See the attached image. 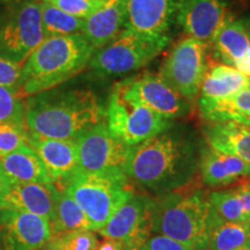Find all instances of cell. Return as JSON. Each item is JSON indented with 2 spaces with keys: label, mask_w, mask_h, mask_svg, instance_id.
I'll use <instances>...</instances> for the list:
<instances>
[{
  "label": "cell",
  "mask_w": 250,
  "mask_h": 250,
  "mask_svg": "<svg viewBox=\"0 0 250 250\" xmlns=\"http://www.w3.org/2000/svg\"><path fill=\"white\" fill-rule=\"evenodd\" d=\"M199 143L184 125L174 123L138 145L131 146L124 174L131 186L161 197L192 184L198 173Z\"/></svg>",
  "instance_id": "obj_1"
},
{
  "label": "cell",
  "mask_w": 250,
  "mask_h": 250,
  "mask_svg": "<svg viewBox=\"0 0 250 250\" xmlns=\"http://www.w3.org/2000/svg\"><path fill=\"white\" fill-rule=\"evenodd\" d=\"M105 121V105L92 89L56 88L24 99V124L30 136L77 139Z\"/></svg>",
  "instance_id": "obj_2"
},
{
  "label": "cell",
  "mask_w": 250,
  "mask_h": 250,
  "mask_svg": "<svg viewBox=\"0 0 250 250\" xmlns=\"http://www.w3.org/2000/svg\"><path fill=\"white\" fill-rule=\"evenodd\" d=\"M95 51L83 34L48 37L22 65L18 93L27 99L62 86L88 66Z\"/></svg>",
  "instance_id": "obj_3"
},
{
  "label": "cell",
  "mask_w": 250,
  "mask_h": 250,
  "mask_svg": "<svg viewBox=\"0 0 250 250\" xmlns=\"http://www.w3.org/2000/svg\"><path fill=\"white\" fill-rule=\"evenodd\" d=\"M208 228L210 203L205 190L190 184L156 197L153 234L171 237L191 250H208Z\"/></svg>",
  "instance_id": "obj_4"
},
{
  "label": "cell",
  "mask_w": 250,
  "mask_h": 250,
  "mask_svg": "<svg viewBox=\"0 0 250 250\" xmlns=\"http://www.w3.org/2000/svg\"><path fill=\"white\" fill-rule=\"evenodd\" d=\"M62 190L83 208L95 232L134 193L123 170L78 173Z\"/></svg>",
  "instance_id": "obj_5"
},
{
  "label": "cell",
  "mask_w": 250,
  "mask_h": 250,
  "mask_svg": "<svg viewBox=\"0 0 250 250\" xmlns=\"http://www.w3.org/2000/svg\"><path fill=\"white\" fill-rule=\"evenodd\" d=\"M105 123L114 136L129 147L169 129L170 122L155 114L131 93L129 80L117 83L105 105Z\"/></svg>",
  "instance_id": "obj_6"
},
{
  "label": "cell",
  "mask_w": 250,
  "mask_h": 250,
  "mask_svg": "<svg viewBox=\"0 0 250 250\" xmlns=\"http://www.w3.org/2000/svg\"><path fill=\"white\" fill-rule=\"evenodd\" d=\"M45 40L42 0H15L0 13V57L23 65Z\"/></svg>",
  "instance_id": "obj_7"
},
{
  "label": "cell",
  "mask_w": 250,
  "mask_h": 250,
  "mask_svg": "<svg viewBox=\"0 0 250 250\" xmlns=\"http://www.w3.org/2000/svg\"><path fill=\"white\" fill-rule=\"evenodd\" d=\"M169 40H155L125 29L117 39L96 50L88 66L101 77H118L138 71L158 57Z\"/></svg>",
  "instance_id": "obj_8"
},
{
  "label": "cell",
  "mask_w": 250,
  "mask_h": 250,
  "mask_svg": "<svg viewBox=\"0 0 250 250\" xmlns=\"http://www.w3.org/2000/svg\"><path fill=\"white\" fill-rule=\"evenodd\" d=\"M208 65V44L186 36L170 49L158 74L195 107Z\"/></svg>",
  "instance_id": "obj_9"
},
{
  "label": "cell",
  "mask_w": 250,
  "mask_h": 250,
  "mask_svg": "<svg viewBox=\"0 0 250 250\" xmlns=\"http://www.w3.org/2000/svg\"><path fill=\"white\" fill-rule=\"evenodd\" d=\"M155 199L146 193H133L98 230L105 239L121 241L125 250H142L153 234Z\"/></svg>",
  "instance_id": "obj_10"
},
{
  "label": "cell",
  "mask_w": 250,
  "mask_h": 250,
  "mask_svg": "<svg viewBox=\"0 0 250 250\" xmlns=\"http://www.w3.org/2000/svg\"><path fill=\"white\" fill-rule=\"evenodd\" d=\"M79 173L123 170L130 147L102 122L76 139Z\"/></svg>",
  "instance_id": "obj_11"
},
{
  "label": "cell",
  "mask_w": 250,
  "mask_h": 250,
  "mask_svg": "<svg viewBox=\"0 0 250 250\" xmlns=\"http://www.w3.org/2000/svg\"><path fill=\"white\" fill-rule=\"evenodd\" d=\"M180 0H122L125 29L155 40H169Z\"/></svg>",
  "instance_id": "obj_12"
},
{
  "label": "cell",
  "mask_w": 250,
  "mask_h": 250,
  "mask_svg": "<svg viewBox=\"0 0 250 250\" xmlns=\"http://www.w3.org/2000/svg\"><path fill=\"white\" fill-rule=\"evenodd\" d=\"M234 20L228 0H180L176 23L187 36L208 43L221 27Z\"/></svg>",
  "instance_id": "obj_13"
},
{
  "label": "cell",
  "mask_w": 250,
  "mask_h": 250,
  "mask_svg": "<svg viewBox=\"0 0 250 250\" xmlns=\"http://www.w3.org/2000/svg\"><path fill=\"white\" fill-rule=\"evenodd\" d=\"M127 80L131 93L148 109L166 120L174 122L192 114L195 107L171 88L159 74L144 72Z\"/></svg>",
  "instance_id": "obj_14"
},
{
  "label": "cell",
  "mask_w": 250,
  "mask_h": 250,
  "mask_svg": "<svg viewBox=\"0 0 250 250\" xmlns=\"http://www.w3.org/2000/svg\"><path fill=\"white\" fill-rule=\"evenodd\" d=\"M52 237L51 225L40 215L0 210V242L2 250H40Z\"/></svg>",
  "instance_id": "obj_15"
},
{
  "label": "cell",
  "mask_w": 250,
  "mask_h": 250,
  "mask_svg": "<svg viewBox=\"0 0 250 250\" xmlns=\"http://www.w3.org/2000/svg\"><path fill=\"white\" fill-rule=\"evenodd\" d=\"M59 193L55 184L2 182L0 210L27 212L51 221Z\"/></svg>",
  "instance_id": "obj_16"
},
{
  "label": "cell",
  "mask_w": 250,
  "mask_h": 250,
  "mask_svg": "<svg viewBox=\"0 0 250 250\" xmlns=\"http://www.w3.org/2000/svg\"><path fill=\"white\" fill-rule=\"evenodd\" d=\"M28 145L40 156L59 190L64 189L68 181L79 173L76 139H50L29 134Z\"/></svg>",
  "instance_id": "obj_17"
},
{
  "label": "cell",
  "mask_w": 250,
  "mask_h": 250,
  "mask_svg": "<svg viewBox=\"0 0 250 250\" xmlns=\"http://www.w3.org/2000/svg\"><path fill=\"white\" fill-rule=\"evenodd\" d=\"M198 173L205 187L220 189L250 180V165L202 142L199 143Z\"/></svg>",
  "instance_id": "obj_18"
},
{
  "label": "cell",
  "mask_w": 250,
  "mask_h": 250,
  "mask_svg": "<svg viewBox=\"0 0 250 250\" xmlns=\"http://www.w3.org/2000/svg\"><path fill=\"white\" fill-rule=\"evenodd\" d=\"M125 30L122 0H105L98 11L85 20L83 35L95 50L103 48Z\"/></svg>",
  "instance_id": "obj_19"
},
{
  "label": "cell",
  "mask_w": 250,
  "mask_h": 250,
  "mask_svg": "<svg viewBox=\"0 0 250 250\" xmlns=\"http://www.w3.org/2000/svg\"><path fill=\"white\" fill-rule=\"evenodd\" d=\"M0 179L4 183L54 184L42 160L29 145L0 158Z\"/></svg>",
  "instance_id": "obj_20"
},
{
  "label": "cell",
  "mask_w": 250,
  "mask_h": 250,
  "mask_svg": "<svg viewBox=\"0 0 250 250\" xmlns=\"http://www.w3.org/2000/svg\"><path fill=\"white\" fill-rule=\"evenodd\" d=\"M250 45V31L242 19H234L221 27L208 43V57L218 64L234 67Z\"/></svg>",
  "instance_id": "obj_21"
},
{
  "label": "cell",
  "mask_w": 250,
  "mask_h": 250,
  "mask_svg": "<svg viewBox=\"0 0 250 250\" xmlns=\"http://www.w3.org/2000/svg\"><path fill=\"white\" fill-rule=\"evenodd\" d=\"M204 142L218 151L236 156L250 165V125L236 123H204Z\"/></svg>",
  "instance_id": "obj_22"
},
{
  "label": "cell",
  "mask_w": 250,
  "mask_h": 250,
  "mask_svg": "<svg viewBox=\"0 0 250 250\" xmlns=\"http://www.w3.org/2000/svg\"><path fill=\"white\" fill-rule=\"evenodd\" d=\"M205 123H236L250 125V88L221 100H197Z\"/></svg>",
  "instance_id": "obj_23"
},
{
  "label": "cell",
  "mask_w": 250,
  "mask_h": 250,
  "mask_svg": "<svg viewBox=\"0 0 250 250\" xmlns=\"http://www.w3.org/2000/svg\"><path fill=\"white\" fill-rule=\"evenodd\" d=\"M248 88H250V78L243 76L232 66L210 62L198 99L221 100Z\"/></svg>",
  "instance_id": "obj_24"
},
{
  "label": "cell",
  "mask_w": 250,
  "mask_h": 250,
  "mask_svg": "<svg viewBox=\"0 0 250 250\" xmlns=\"http://www.w3.org/2000/svg\"><path fill=\"white\" fill-rule=\"evenodd\" d=\"M50 225L52 237L79 230H92L85 212L65 190H61Z\"/></svg>",
  "instance_id": "obj_25"
},
{
  "label": "cell",
  "mask_w": 250,
  "mask_h": 250,
  "mask_svg": "<svg viewBox=\"0 0 250 250\" xmlns=\"http://www.w3.org/2000/svg\"><path fill=\"white\" fill-rule=\"evenodd\" d=\"M249 240V224L210 220L208 250H235Z\"/></svg>",
  "instance_id": "obj_26"
},
{
  "label": "cell",
  "mask_w": 250,
  "mask_h": 250,
  "mask_svg": "<svg viewBox=\"0 0 250 250\" xmlns=\"http://www.w3.org/2000/svg\"><path fill=\"white\" fill-rule=\"evenodd\" d=\"M85 20L65 13L64 11L42 0V28L45 39L83 34Z\"/></svg>",
  "instance_id": "obj_27"
},
{
  "label": "cell",
  "mask_w": 250,
  "mask_h": 250,
  "mask_svg": "<svg viewBox=\"0 0 250 250\" xmlns=\"http://www.w3.org/2000/svg\"><path fill=\"white\" fill-rule=\"evenodd\" d=\"M208 203H210V220L245 223L241 203L237 197L235 188L210 192Z\"/></svg>",
  "instance_id": "obj_28"
},
{
  "label": "cell",
  "mask_w": 250,
  "mask_h": 250,
  "mask_svg": "<svg viewBox=\"0 0 250 250\" xmlns=\"http://www.w3.org/2000/svg\"><path fill=\"white\" fill-rule=\"evenodd\" d=\"M0 123L24 124V99L13 88L0 86Z\"/></svg>",
  "instance_id": "obj_29"
},
{
  "label": "cell",
  "mask_w": 250,
  "mask_h": 250,
  "mask_svg": "<svg viewBox=\"0 0 250 250\" xmlns=\"http://www.w3.org/2000/svg\"><path fill=\"white\" fill-rule=\"evenodd\" d=\"M49 243L55 250H95L99 240L93 230H79L52 237Z\"/></svg>",
  "instance_id": "obj_30"
},
{
  "label": "cell",
  "mask_w": 250,
  "mask_h": 250,
  "mask_svg": "<svg viewBox=\"0 0 250 250\" xmlns=\"http://www.w3.org/2000/svg\"><path fill=\"white\" fill-rule=\"evenodd\" d=\"M28 139L26 125L0 123V158L28 145Z\"/></svg>",
  "instance_id": "obj_31"
},
{
  "label": "cell",
  "mask_w": 250,
  "mask_h": 250,
  "mask_svg": "<svg viewBox=\"0 0 250 250\" xmlns=\"http://www.w3.org/2000/svg\"><path fill=\"white\" fill-rule=\"evenodd\" d=\"M65 13L86 20L104 4L105 0H45Z\"/></svg>",
  "instance_id": "obj_32"
},
{
  "label": "cell",
  "mask_w": 250,
  "mask_h": 250,
  "mask_svg": "<svg viewBox=\"0 0 250 250\" xmlns=\"http://www.w3.org/2000/svg\"><path fill=\"white\" fill-rule=\"evenodd\" d=\"M22 65L0 57V86L13 88L18 92Z\"/></svg>",
  "instance_id": "obj_33"
},
{
  "label": "cell",
  "mask_w": 250,
  "mask_h": 250,
  "mask_svg": "<svg viewBox=\"0 0 250 250\" xmlns=\"http://www.w3.org/2000/svg\"><path fill=\"white\" fill-rule=\"evenodd\" d=\"M142 250H191L183 243H181L171 237L161 235V234H152L146 241Z\"/></svg>",
  "instance_id": "obj_34"
},
{
  "label": "cell",
  "mask_w": 250,
  "mask_h": 250,
  "mask_svg": "<svg viewBox=\"0 0 250 250\" xmlns=\"http://www.w3.org/2000/svg\"><path fill=\"white\" fill-rule=\"evenodd\" d=\"M237 197H239L240 203H241L243 219L245 223H250V181L243 182L235 187Z\"/></svg>",
  "instance_id": "obj_35"
},
{
  "label": "cell",
  "mask_w": 250,
  "mask_h": 250,
  "mask_svg": "<svg viewBox=\"0 0 250 250\" xmlns=\"http://www.w3.org/2000/svg\"><path fill=\"white\" fill-rule=\"evenodd\" d=\"M234 68H236V70L239 71L240 73H242L243 76L250 78V45L248 50H247L246 55L243 56V58H241L236 62Z\"/></svg>",
  "instance_id": "obj_36"
},
{
  "label": "cell",
  "mask_w": 250,
  "mask_h": 250,
  "mask_svg": "<svg viewBox=\"0 0 250 250\" xmlns=\"http://www.w3.org/2000/svg\"><path fill=\"white\" fill-rule=\"evenodd\" d=\"M95 250H125V248L121 241L104 237L102 242H99V246L96 247Z\"/></svg>",
  "instance_id": "obj_37"
},
{
  "label": "cell",
  "mask_w": 250,
  "mask_h": 250,
  "mask_svg": "<svg viewBox=\"0 0 250 250\" xmlns=\"http://www.w3.org/2000/svg\"><path fill=\"white\" fill-rule=\"evenodd\" d=\"M242 20H243V22H245L246 27L248 28V30L250 31V15H248V17H246V18H242Z\"/></svg>",
  "instance_id": "obj_38"
},
{
  "label": "cell",
  "mask_w": 250,
  "mask_h": 250,
  "mask_svg": "<svg viewBox=\"0 0 250 250\" xmlns=\"http://www.w3.org/2000/svg\"><path fill=\"white\" fill-rule=\"evenodd\" d=\"M235 250H250V240L247 243H245V245L240 247V248H237Z\"/></svg>",
  "instance_id": "obj_39"
},
{
  "label": "cell",
  "mask_w": 250,
  "mask_h": 250,
  "mask_svg": "<svg viewBox=\"0 0 250 250\" xmlns=\"http://www.w3.org/2000/svg\"><path fill=\"white\" fill-rule=\"evenodd\" d=\"M13 1H15V0H0V4H2V5H8V4H11V2H13Z\"/></svg>",
  "instance_id": "obj_40"
},
{
  "label": "cell",
  "mask_w": 250,
  "mask_h": 250,
  "mask_svg": "<svg viewBox=\"0 0 250 250\" xmlns=\"http://www.w3.org/2000/svg\"><path fill=\"white\" fill-rule=\"evenodd\" d=\"M40 250H55L54 248H52V246L51 245H50V243H48V245H46V246H44V247H43V248L42 249H40Z\"/></svg>",
  "instance_id": "obj_41"
},
{
  "label": "cell",
  "mask_w": 250,
  "mask_h": 250,
  "mask_svg": "<svg viewBox=\"0 0 250 250\" xmlns=\"http://www.w3.org/2000/svg\"><path fill=\"white\" fill-rule=\"evenodd\" d=\"M1 190H2V181L0 179V195H1Z\"/></svg>",
  "instance_id": "obj_42"
},
{
  "label": "cell",
  "mask_w": 250,
  "mask_h": 250,
  "mask_svg": "<svg viewBox=\"0 0 250 250\" xmlns=\"http://www.w3.org/2000/svg\"><path fill=\"white\" fill-rule=\"evenodd\" d=\"M0 250H2V247H1V242H0Z\"/></svg>",
  "instance_id": "obj_43"
},
{
  "label": "cell",
  "mask_w": 250,
  "mask_h": 250,
  "mask_svg": "<svg viewBox=\"0 0 250 250\" xmlns=\"http://www.w3.org/2000/svg\"><path fill=\"white\" fill-rule=\"evenodd\" d=\"M249 226H250V223H249Z\"/></svg>",
  "instance_id": "obj_44"
}]
</instances>
